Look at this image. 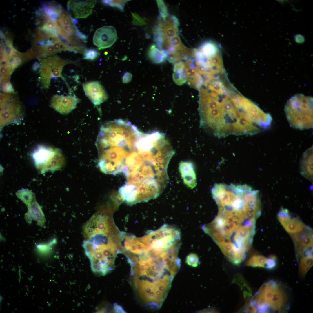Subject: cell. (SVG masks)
Listing matches in <instances>:
<instances>
[{
  "mask_svg": "<svg viewBox=\"0 0 313 313\" xmlns=\"http://www.w3.org/2000/svg\"><path fill=\"white\" fill-rule=\"evenodd\" d=\"M212 97L207 109L200 113V125L203 129L219 138L261 132L254 121L248 99L228 95Z\"/></svg>",
  "mask_w": 313,
  "mask_h": 313,
  "instance_id": "6da1fadb",
  "label": "cell"
},
{
  "mask_svg": "<svg viewBox=\"0 0 313 313\" xmlns=\"http://www.w3.org/2000/svg\"><path fill=\"white\" fill-rule=\"evenodd\" d=\"M138 138L127 148L123 172L126 183L138 189L147 186L165 172L163 159L156 143Z\"/></svg>",
  "mask_w": 313,
  "mask_h": 313,
  "instance_id": "7a4b0ae2",
  "label": "cell"
},
{
  "mask_svg": "<svg viewBox=\"0 0 313 313\" xmlns=\"http://www.w3.org/2000/svg\"><path fill=\"white\" fill-rule=\"evenodd\" d=\"M218 209L245 211L258 216L261 213L259 191L247 185L215 184L211 189Z\"/></svg>",
  "mask_w": 313,
  "mask_h": 313,
  "instance_id": "3957f363",
  "label": "cell"
},
{
  "mask_svg": "<svg viewBox=\"0 0 313 313\" xmlns=\"http://www.w3.org/2000/svg\"><path fill=\"white\" fill-rule=\"evenodd\" d=\"M286 289L280 282L271 280L261 286L249 305L259 313L286 312L290 304Z\"/></svg>",
  "mask_w": 313,
  "mask_h": 313,
  "instance_id": "277c9868",
  "label": "cell"
},
{
  "mask_svg": "<svg viewBox=\"0 0 313 313\" xmlns=\"http://www.w3.org/2000/svg\"><path fill=\"white\" fill-rule=\"evenodd\" d=\"M173 278L168 275L157 279L133 278V285L138 297L144 305L159 309L166 297Z\"/></svg>",
  "mask_w": 313,
  "mask_h": 313,
  "instance_id": "5b68a950",
  "label": "cell"
},
{
  "mask_svg": "<svg viewBox=\"0 0 313 313\" xmlns=\"http://www.w3.org/2000/svg\"><path fill=\"white\" fill-rule=\"evenodd\" d=\"M290 125L300 130L313 127V98L297 94L287 101L284 109Z\"/></svg>",
  "mask_w": 313,
  "mask_h": 313,
  "instance_id": "8992f818",
  "label": "cell"
},
{
  "mask_svg": "<svg viewBox=\"0 0 313 313\" xmlns=\"http://www.w3.org/2000/svg\"><path fill=\"white\" fill-rule=\"evenodd\" d=\"M77 23L76 19L64 11L55 21L58 35L60 40L70 48L71 51L83 54L86 50L87 36L78 29L75 25Z\"/></svg>",
  "mask_w": 313,
  "mask_h": 313,
  "instance_id": "52a82bcc",
  "label": "cell"
},
{
  "mask_svg": "<svg viewBox=\"0 0 313 313\" xmlns=\"http://www.w3.org/2000/svg\"><path fill=\"white\" fill-rule=\"evenodd\" d=\"M36 168L43 173L61 168L65 159L59 149L43 145H38L32 154Z\"/></svg>",
  "mask_w": 313,
  "mask_h": 313,
  "instance_id": "ba28073f",
  "label": "cell"
},
{
  "mask_svg": "<svg viewBox=\"0 0 313 313\" xmlns=\"http://www.w3.org/2000/svg\"><path fill=\"white\" fill-rule=\"evenodd\" d=\"M40 61L41 65L40 81L43 88H48L51 79L59 77L64 81L70 92V88L63 76L62 72L63 67L66 65L75 63L76 62L65 60L56 56L40 59Z\"/></svg>",
  "mask_w": 313,
  "mask_h": 313,
  "instance_id": "9c48e42d",
  "label": "cell"
},
{
  "mask_svg": "<svg viewBox=\"0 0 313 313\" xmlns=\"http://www.w3.org/2000/svg\"><path fill=\"white\" fill-rule=\"evenodd\" d=\"M11 94H1V125L19 123L22 117V108L19 102Z\"/></svg>",
  "mask_w": 313,
  "mask_h": 313,
  "instance_id": "30bf717a",
  "label": "cell"
},
{
  "mask_svg": "<svg viewBox=\"0 0 313 313\" xmlns=\"http://www.w3.org/2000/svg\"><path fill=\"white\" fill-rule=\"evenodd\" d=\"M291 235L298 260L301 257L313 255V235L311 229L306 226L301 231Z\"/></svg>",
  "mask_w": 313,
  "mask_h": 313,
  "instance_id": "8fae6325",
  "label": "cell"
},
{
  "mask_svg": "<svg viewBox=\"0 0 313 313\" xmlns=\"http://www.w3.org/2000/svg\"><path fill=\"white\" fill-rule=\"evenodd\" d=\"M118 37L116 30L112 26H105L98 29L93 37V42L99 49L109 48Z\"/></svg>",
  "mask_w": 313,
  "mask_h": 313,
  "instance_id": "7c38bea8",
  "label": "cell"
},
{
  "mask_svg": "<svg viewBox=\"0 0 313 313\" xmlns=\"http://www.w3.org/2000/svg\"><path fill=\"white\" fill-rule=\"evenodd\" d=\"M83 88L85 94L96 106L107 100L108 94L101 83L98 81L83 83Z\"/></svg>",
  "mask_w": 313,
  "mask_h": 313,
  "instance_id": "4fadbf2b",
  "label": "cell"
},
{
  "mask_svg": "<svg viewBox=\"0 0 313 313\" xmlns=\"http://www.w3.org/2000/svg\"><path fill=\"white\" fill-rule=\"evenodd\" d=\"M80 99L72 95L68 96L56 94L52 97L50 106L57 112L67 114L74 109Z\"/></svg>",
  "mask_w": 313,
  "mask_h": 313,
  "instance_id": "5bb4252c",
  "label": "cell"
},
{
  "mask_svg": "<svg viewBox=\"0 0 313 313\" xmlns=\"http://www.w3.org/2000/svg\"><path fill=\"white\" fill-rule=\"evenodd\" d=\"M277 218L285 229L290 234L301 232L306 227L300 219L292 217L286 209L282 208L281 209L277 215Z\"/></svg>",
  "mask_w": 313,
  "mask_h": 313,
  "instance_id": "9a60e30c",
  "label": "cell"
},
{
  "mask_svg": "<svg viewBox=\"0 0 313 313\" xmlns=\"http://www.w3.org/2000/svg\"><path fill=\"white\" fill-rule=\"evenodd\" d=\"M96 2L95 0H70L67 3V9L75 18H85L92 13Z\"/></svg>",
  "mask_w": 313,
  "mask_h": 313,
  "instance_id": "2e32d148",
  "label": "cell"
},
{
  "mask_svg": "<svg viewBox=\"0 0 313 313\" xmlns=\"http://www.w3.org/2000/svg\"><path fill=\"white\" fill-rule=\"evenodd\" d=\"M179 169L183 183L188 187L193 189L196 185L197 180L195 168L190 161H181Z\"/></svg>",
  "mask_w": 313,
  "mask_h": 313,
  "instance_id": "e0dca14e",
  "label": "cell"
},
{
  "mask_svg": "<svg viewBox=\"0 0 313 313\" xmlns=\"http://www.w3.org/2000/svg\"><path fill=\"white\" fill-rule=\"evenodd\" d=\"M162 20L157 28L161 33L163 39H169L177 34L179 23L175 16L169 15Z\"/></svg>",
  "mask_w": 313,
  "mask_h": 313,
  "instance_id": "ac0fdd59",
  "label": "cell"
},
{
  "mask_svg": "<svg viewBox=\"0 0 313 313\" xmlns=\"http://www.w3.org/2000/svg\"><path fill=\"white\" fill-rule=\"evenodd\" d=\"M276 265V258L274 255L267 258L261 255H254L252 256L246 263L247 266L271 270L274 269Z\"/></svg>",
  "mask_w": 313,
  "mask_h": 313,
  "instance_id": "d6986e66",
  "label": "cell"
},
{
  "mask_svg": "<svg viewBox=\"0 0 313 313\" xmlns=\"http://www.w3.org/2000/svg\"><path fill=\"white\" fill-rule=\"evenodd\" d=\"M301 174L311 182L313 181V146L303 154L300 164Z\"/></svg>",
  "mask_w": 313,
  "mask_h": 313,
  "instance_id": "ffe728a7",
  "label": "cell"
},
{
  "mask_svg": "<svg viewBox=\"0 0 313 313\" xmlns=\"http://www.w3.org/2000/svg\"><path fill=\"white\" fill-rule=\"evenodd\" d=\"M28 212L25 215V218L28 223L32 220L37 221L38 225L42 227L46 222V219L41 208L36 201H33L27 206Z\"/></svg>",
  "mask_w": 313,
  "mask_h": 313,
  "instance_id": "44dd1931",
  "label": "cell"
},
{
  "mask_svg": "<svg viewBox=\"0 0 313 313\" xmlns=\"http://www.w3.org/2000/svg\"><path fill=\"white\" fill-rule=\"evenodd\" d=\"M185 63L179 61L174 64L173 78L174 82L178 85H182L187 81V77L185 70Z\"/></svg>",
  "mask_w": 313,
  "mask_h": 313,
  "instance_id": "7402d4cb",
  "label": "cell"
},
{
  "mask_svg": "<svg viewBox=\"0 0 313 313\" xmlns=\"http://www.w3.org/2000/svg\"><path fill=\"white\" fill-rule=\"evenodd\" d=\"M148 55L151 61L156 64L163 62L169 57V54L166 50L159 49L155 45H152L150 47Z\"/></svg>",
  "mask_w": 313,
  "mask_h": 313,
  "instance_id": "603a6c76",
  "label": "cell"
},
{
  "mask_svg": "<svg viewBox=\"0 0 313 313\" xmlns=\"http://www.w3.org/2000/svg\"><path fill=\"white\" fill-rule=\"evenodd\" d=\"M298 261L299 274L301 277H304L313 265V255L301 257Z\"/></svg>",
  "mask_w": 313,
  "mask_h": 313,
  "instance_id": "cb8c5ba5",
  "label": "cell"
},
{
  "mask_svg": "<svg viewBox=\"0 0 313 313\" xmlns=\"http://www.w3.org/2000/svg\"><path fill=\"white\" fill-rule=\"evenodd\" d=\"M16 194L27 206L33 201L34 197L32 191L27 189L22 188L18 191Z\"/></svg>",
  "mask_w": 313,
  "mask_h": 313,
  "instance_id": "d4e9b609",
  "label": "cell"
},
{
  "mask_svg": "<svg viewBox=\"0 0 313 313\" xmlns=\"http://www.w3.org/2000/svg\"><path fill=\"white\" fill-rule=\"evenodd\" d=\"M169 41L170 45L174 46L179 51L183 52L185 48L182 43L178 34L169 39Z\"/></svg>",
  "mask_w": 313,
  "mask_h": 313,
  "instance_id": "484cf974",
  "label": "cell"
},
{
  "mask_svg": "<svg viewBox=\"0 0 313 313\" xmlns=\"http://www.w3.org/2000/svg\"><path fill=\"white\" fill-rule=\"evenodd\" d=\"M83 59L94 60L96 59L99 55L98 52L94 49H86L84 54Z\"/></svg>",
  "mask_w": 313,
  "mask_h": 313,
  "instance_id": "4316f807",
  "label": "cell"
},
{
  "mask_svg": "<svg viewBox=\"0 0 313 313\" xmlns=\"http://www.w3.org/2000/svg\"><path fill=\"white\" fill-rule=\"evenodd\" d=\"M186 262L189 265L196 267L199 264V259L196 254L194 253L190 254L187 257Z\"/></svg>",
  "mask_w": 313,
  "mask_h": 313,
  "instance_id": "83f0119b",
  "label": "cell"
},
{
  "mask_svg": "<svg viewBox=\"0 0 313 313\" xmlns=\"http://www.w3.org/2000/svg\"><path fill=\"white\" fill-rule=\"evenodd\" d=\"M157 1L160 17L162 19H164L169 15L167 7L163 1Z\"/></svg>",
  "mask_w": 313,
  "mask_h": 313,
  "instance_id": "f1b7e54d",
  "label": "cell"
},
{
  "mask_svg": "<svg viewBox=\"0 0 313 313\" xmlns=\"http://www.w3.org/2000/svg\"><path fill=\"white\" fill-rule=\"evenodd\" d=\"M127 1L104 0L102 2L105 4L111 6L117 7L123 9V6Z\"/></svg>",
  "mask_w": 313,
  "mask_h": 313,
  "instance_id": "f546056e",
  "label": "cell"
},
{
  "mask_svg": "<svg viewBox=\"0 0 313 313\" xmlns=\"http://www.w3.org/2000/svg\"><path fill=\"white\" fill-rule=\"evenodd\" d=\"M133 20L132 23L134 25L142 26L145 24L143 20L137 14L132 13Z\"/></svg>",
  "mask_w": 313,
  "mask_h": 313,
  "instance_id": "4dcf8cb0",
  "label": "cell"
},
{
  "mask_svg": "<svg viewBox=\"0 0 313 313\" xmlns=\"http://www.w3.org/2000/svg\"><path fill=\"white\" fill-rule=\"evenodd\" d=\"M132 78V74L129 72H126L122 77V81L123 83H127L130 82Z\"/></svg>",
  "mask_w": 313,
  "mask_h": 313,
  "instance_id": "1f68e13d",
  "label": "cell"
},
{
  "mask_svg": "<svg viewBox=\"0 0 313 313\" xmlns=\"http://www.w3.org/2000/svg\"><path fill=\"white\" fill-rule=\"evenodd\" d=\"M294 38L295 42L298 43H302L305 41L304 37L299 34L296 35Z\"/></svg>",
  "mask_w": 313,
  "mask_h": 313,
  "instance_id": "d6a6232c",
  "label": "cell"
},
{
  "mask_svg": "<svg viewBox=\"0 0 313 313\" xmlns=\"http://www.w3.org/2000/svg\"><path fill=\"white\" fill-rule=\"evenodd\" d=\"M5 84L4 87L3 88V91L10 93H13V92H14L13 87L10 82Z\"/></svg>",
  "mask_w": 313,
  "mask_h": 313,
  "instance_id": "836d02e7",
  "label": "cell"
},
{
  "mask_svg": "<svg viewBox=\"0 0 313 313\" xmlns=\"http://www.w3.org/2000/svg\"><path fill=\"white\" fill-rule=\"evenodd\" d=\"M114 308L116 312H125V311L123 310L122 308L120 306L117 305L115 304L114 305Z\"/></svg>",
  "mask_w": 313,
  "mask_h": 313,
  "instance_id": "e575fe53",
  "label": "cell"
}]
</instances>
